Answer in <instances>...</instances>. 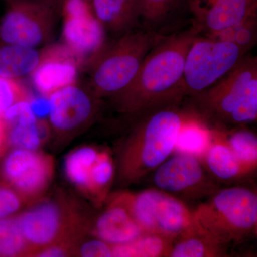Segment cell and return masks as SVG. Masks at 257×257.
Returning a JSON list of instances; mask_svg holds the SVG:
<instances>
[{"label":"cell","instance_id":"obj_27","mask_svg":"<svg viewBox=\"0 0 257 257\" xmlns=\"http://www.w3.org/2000/svg\"><path fill=\"white\" fill-rule=\"evenodd\" d=\"M32 251L24 237L18 217L0 219V256H30Z\"/></svg>","mask_w":257,"mask_h":257},{"label":"cell","instance_id":"obj_21","mask_svg":"<svg viewBox=\"0 0 257 257\" xmlns=\"http://www.w3.org/2000/svg\"><path fill=\"white\" fill-rule=\"evenodd\" d=\"M42 49L0 42V77L20 79L31 75L41 60Z\"/></svg>","mask_w":257,"mask_h":257},{"label":"cell","instance_id":"obj_3","mask_svg":"<svg viewBox=\"0 0 257 257\" xmlns=\"http://www.w3.org/2000/svg\"><path fill=\"white\" fill-rule=\"evenodd\" d=\"M197 112L213 127L229 128L257 119V60L246 55L234 69L193 98Z\"/></svg>","mask_w":257,"mask_h":257},{"label":"cell","instance_id":"obj_8","mask_svg":"<svg viewBox=\"0 0 257 257\" xmlns=\"http://www.w3.org/2000/svg\"><path fill=\"white\" fill-rule=\"evenodd\" d=\"M152 173L153 188L185 203L205 200L220 188L202 160L188 154H172Z\"/></svg>","mask_w":257,"mask_h":257},{"label":"cell","instance_id":"obj_14","mask_svg":"<svg viewBox=\"0 0 257 257\" xmlns=\"http://www.w3.org/2000/svg\"><path fill=\"white\" fill-rule=\"evenodd\" d=\"M187 7L210 35L256 16L257 0H187Z\"/></svg>","mask_w":257,"mask_h":257},{"label":"cell","instance_id":"obj_1","mask_svg":"<svg viewBox=\"0 0 257 257\" xmlns=\"http://www.w3.org/2000/svg\"><path fill=\"white\" fill-rule=\"evenodd\" d=\"M197 29L162 37L145 57L130 86L114 96L119 110L140 115L159 106L180 102L186 56Z\"/></svg>","mask_w":257,"mask_h":257},{"label":"cell","instance_id":"obj_34","mask_svg":"<svg viewBox=\"0 0 257 257\" xmlns=\"http://www.w3.org/2000/svg\"><path fill=\"white\" fill-rule=\"evenodd\" d=\"M7 5L15 4V3H28L47 7L51 9L55 10L57 13L62 10L64 0H2Z\"/></svg>","mask_w":257,"mask_h":257},{"label":"cell","instance_id":"obj_22","mask_svg":"<svg viewBox=\"0 0 257 257\" xmlns=\"http://www.w3.org/2000/svg\"><path fill=\"white\" fill-rule=\"evenodd\" d=\"M211 140V128L202 115L189 111L177 137L174 153H184L202 159Z\"/></svg>","mask_w":257,"mask_h":257},{"label":"cell","instance_id":"obj_33","mask_svg":"<svg viewBox=\"0 0 257 257\" xmlns=\"http://www.w3.org/2000/svg\"><path fill=\"white\" fill-rule=\"evenodd\" d=\"M77 250L75 244L72 243H57V244L50 245L39 250L34 255L35 256L42 257H60L71 256L74 253H77Z\"/></svg>","mask_w":257,"mask_h":257},{"label":"cell","instance_id":"obj_29","mask_svg":"<svg viewBox=\"0 0 257 257\" xmlns=\"http://www.w3.org/2000/svg\"><path fill=\"white\" fill-rule=\"evenodd\" d=\"M142 19L148 23H160L181 5L187 6V0H139Z\"/></svg>","mask_w":257,"mask_h":257},{"label":"cell","instance_id":"obj_20","mask_svg":"<svg viewBox=\"0 0 257 257\" xmlns=\"http://www.w3.org/2000/svg\"><path fill=\"white\" fill-rule=\"evenodd\" d=\"M161 192L153 187L139 192H117L109 202L125 208L145 234H156L155 216Z\"/></svg>","mask_w":257,"mask_h":257},{"label":"cell","instance_id":"obj_5","mask_svg":"<svg viewBox=\"0 0 257 257\" xmlns=\"http://www.w3.org/2000/svg\"><path fill=\"white\" fill-rule=\"evenodd\" d=\"M162 37L153 31L133 30L106 45L88 70L93 94L97 98L114 97L125 90Z\"/></svg>","mask_w":257,"mask_h":257},{"label":"cell","instance_id":"obj_18","mask_svg":"<svg viewBox=\"0 0 257 257\" xmlns=\"http://www.w3.org/2000/svg\"><path fill=\"white\" fill-rule=\"evenodd\" d=\"M194 221V210L185 202L167 193L161 192L155 216L156 234L175 241Z\"/></svg>","mask_w":257,"mask_h":257},{"label":"cell","instance_id":"obj_30","mask_svg":"<svg viewBox=\"0 0 257 257\" xmlns=\"http://www.w3.org/2000/svg\"><path fill=\"white\" fill-rule=\"evenodd\" d=\"M22 101H31L26 88L19 79L0 77V116Z\"/></svg>","mask_w":257,"mask_h":257},{"label":"cell","instance_id":"obj_15","mask_svg":"<svg viewBox=\"0 0 257 257\" xmlns=\"http://www.w3.org/2000/svg\"><path fill=\"white\" fill-rule=\"evenodd\" d=\"M211 128V140L201 159L209 175L218 184H239L251 175L241 165L216 128Z\"/></svg>","mask_w":257,"mask_h":257},{"label":"cell","instance_id":"obj_32","mask_svg":"<svg viewBox=\"0 0 257 257\" xmlns=\"http://www.w3.org/2000/svg\"><path fill=\"white\" fill-rule=\"evenodd\" d=\"M77 254L87 257L112 256V246L99 239L84 243L77 250Z\"/></svg>","mask_w":257,"mask_h":257},{"label":"cell","instance_id":"obj_35","mask_svg":"<svg viewBox=\"0 0 257 257\" xmlns=\"http://www.w3.org/2000/svg\"><path fill=\"white\" fill-rule=\"evenodd\" d=\"M8 138V127L4 119L0 116V151L6 142Z\"/></svg>","mask_w":257,"mask_h":257},{"label":"cell","instance_id":"obj_16","mask_svg":"<svg viewBox=\"0 0 257 257\" xmlns=\"http://www.w3.org/2000/svg\"><path fill=\"white\" fill-rule=\"evenodd\" d=\"M104 30L120 36L133 31L142 11L139 0H84Z\"/></svg>","mask_w":257,"mask_h":257},{"label":"cell","instance_id":"obj_25","mask_svg":"<svg viewBox=\"0 0 257 257\" xmlns=\"http://www.w3.org/2000/svg\"><path fill=\"white\" fill-rule=\"evenodd\" d=\"M99 153V150L95 147H79L71 152L64 160V173L67 178L86 195H87L90 170Z\"/></svg>","mask_w":257,"mask_h":257},{"label":"cell","instance_id":"obj_6","mask_svg":"<svg viewBox=\"0 0 257 257\" xmlns=\"http://www.w3.org/2000/svg\"><path fill=\"white\" fill-rule=\"evenodd\" d=\"M18 217L32 256L50 245H76L89 228L88 221L75 204L64 197L39 202Z\"/></svg>","mask_w":257,"mask_h":257},{"label":"cell","instance_id":"obj_31","mask_svg":"<svg viewBox=\"0 0 257 257\" xmlns=\"http://www.w3.org/2000/svg\"><path fill=\"white\" fill-rule=\"evenodd\" d=\"M24 201L14 190L0 187V219L9 217L22 207Z\"/></svg>","mask_w":257,"mask_h":257},{"label":"cell","instance_id":"obj_11","mask_svg":"<svg viewBox=\"0 0 257 257\" xmlns=\"http://www.w3.org/2000/svg\"><path fill=\"white\" fill-rule=\"evenodd\" d=\"M3 170L5 179L24 202H36L52 182L53 159L35 150L17 148L7 157Z\"/></svg>","mask_w":257,"mask_h":257},{"label":"cell","instance_id":"obj_17","mask_svg":"<svg viewBox=\"0 0 257 257\" xmlns=\"http://www.w3.org/2000/svg\"><path fill=\"white\" fill-rule=\"evenodd\" d=\"M92 231L97 239L111 246L131 242L145 234L125 208L110 202L98 216Z\"/></svg>","mask_w":257,"mask_h":257},{"label":"cell","instance_id":"obj_7","mask_svg":"<svg viewBox=\"0 0 257 257\" xmlns=\"http://www.w3.org/2000/svg\"><path fill=\"white\" fill-rule=\"evenodd\" d=\"M247 52L231 42L196 37L186 56L184 97L194 98L207 90L234 69Z\"/></svg>","mask_w":257,"mask_h":257},{"label":"cell","instance_id":"obj_26","mask_svg":"<svg viewBox=\"0 0 257 257\" xmlns=\"http://www.w3.org/2000/svg\"><path fill=\"white\" fill-rule=\"evenodd\" d=\"M115 173L114 164L109 152H99L89 174L87 197L101 204L107 197Z\"/></svg>","mask_w":257,"mask_h":257},{"label":"cell","instance_id":"obj_13","mask_svg":"<svg viewBox=\"0 0 257 257\" xmlns=\"http://www.w3.org/2000/svg\"><path fill=\"white\" fill-rule=\"evenodd\" d=\"M80 70L77 59L63 43L49 44L42 48L41 60L32 72V84L45 97L77 82Z\"/></svg>","mask_w":257,"mask_h":257},{"label":"cell","instance_id":"obj_12","mask_svg":"<svg viewBox=\"0 0 257 257\" xmlns=\"http://www.w3.org/2000/svg\"><path fill=\"white\" fill-rule=\"evenodd\" d=\"M96 96L78 82L62 88L49 96V118L59 133L74 131L87 123L95 113Z\"/></svg>","mask_w":257,"mask_h":257},{"label":"cell","instance_id":"obj_24","mask_svg":"<svg viewBox=\"0 0 257 257\" xmlns=\"http://www.w3.org/2000/svg\"><path fill=\"white\" fill-rule=\"evenodd\" d=\"M173 241L162 235L143 234L131 242L112 246V256H169Z\"/></svg>","mask_w":257,"mask_h":257},{"label":"cell","instance_id":"obj_28","mask_svg":"<svg viewBox=\"0 0 257 257\" xmlns=\"http://www.w3.org/2000/svg\"><path fill=\"white\" fill-rule=\"evenodd\" d=\"M256 16L217 33L209 35L211 38L229 42L246 51H249L256 42Z\"/></svg>","mask_w":257,"mask_h":257},{"label":"cell","instance_id":"obj_23","mask_svg":"<svg viewBox=\"0 0 257 257\" xmlns=\"http://www.w3.org/2000/svg\"><path fill=\"white\" fill-rule=\"evenodd\" d=\"M214 128L248 173L254 175L257 169L256 135L243 126Z\"/></svg>","mask_w":257,"mask_h":257},{"label":"cell","instance_id":"obj_4","mask_svg":"<svg viewBox=\"0 0 257 257\" xmlns=\"http://www.w3.org/2000/svg\"><path fill=\"white\" fill-rule=\"evenodd\" d=\"M197 224L221 243L242 242L256 234L257 192L236 184L219 188L194 210Z\"/></svg>","mask_w":257,"mask_h":257},{"label":"cell","instance_id":"obj_10","mask_svg":"<svg viewBox=\"0 0 257 257\" xmlns=\"http://www.w3.org/2000/svg\"><path fill=\"white\" fill-rule=\"evenodd\" d=\"M57 12L28 3L8 5L0 20V42L39 49L53 37Z\"/></svg>","mask_w":257,"mask_h":257},{"label":"cell","instance_id":"obj_19","mask_svg":"<svg viewBox=\"0 0 257 257\" xmlns=\"http://www.w3.org/2000/svg\"><path fill=\"white\" fill-rule=\"evenodd\" d=\"M227 245L201 228L192 226L174 241L169 257H219L227 254Z\"/></svg>","mask_w":257,"mask_h":257},{"label":"cell","instance_id":"obj_2","mask_svg":"<svg viewBox=\"0 0 257 257\" xmlns=\"http://www.w3.org/2000/svg\"><path fill=\"white\" fill-rule=\"evenodd\" d=\"M179 103L139 115L140 119L120 152L118 175L122 183L140 182L174 153L179 131L189 112L179 108Z\"/></svg>","mask_w":257,"mask_h":257},{"label":"cell","instance_id":"obj_9","mask_svg":"<svg viewBox=\"0 0 257 257\" xmlns=\"http://www.w3.org/2000/svg\"><path fill=\"white\" fill-rule=\"evenodd\" d=\"M62 43L77 59L81 71H88L106 47L105 30L84 0H64Z\"/></svg>","mask_w":257,"mask_h":257}]
</instances>
